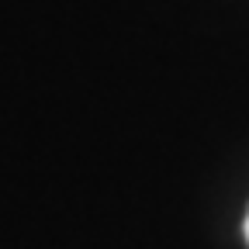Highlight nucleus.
Masks as SVG:
<instances>
[{"label":"nucleus","instance_id":"1","mask_svg":"<svg viewBox=\"0 0 249 249\" xmlns=\"http://www.w3.org/2000/svg\"><path fill=\"white\" fill-rule=\"evenodd\" d=\"M242 232H246V242H249V211H246V222H242Z\"/></svg>","mask_w":249,"mask_h":249}]
</instances>
